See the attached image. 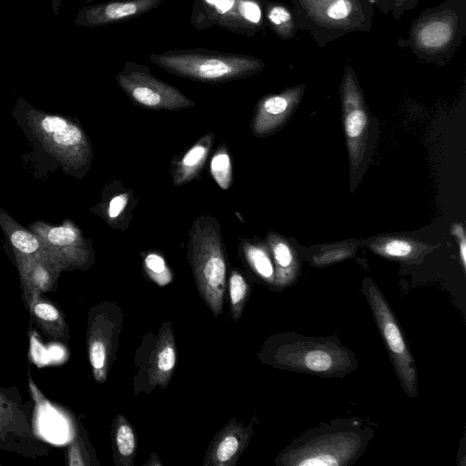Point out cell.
I'll return each mask as SVG.
<instances>
[{
    "instance_id": "obj_33",
    "label": "cell",
    "mask_w": 466,
    "mask_h": 466,
    "mask_svg": "<svg viewBox=\"0 0 466 466\" xmlns=\"http://www.w3.org/2000/svg\"><path fill=\"white\" fill-rule=\"evenodd\" d=\"M406 2H408V0H394V6L400 8L405 5Z\"/></svg>"
},
{
    "instance_id": "obj_18",
    "label": "cell",
    "mask_w": 466,
    "mask_h": 466,
    "mask_svg": "<svg viewBox=\"0 0 466 466\" xmlns=\"http://www.w3.org/2000/svg\"><path fill=\"white\" fill-rule=\"evenodd\" d=\"M111 441L115 465L134 466L137 451V435L123 414H117L112 421Z\"/></svg>"
},
{
    "instance_id": "obj_10",
    "label": "cell",
    "mask_w": 466,
    "mask_h": 466,
    "mask_svg": "<svg viewBox=\"0 0 466 466\" xmlns=\"http://www.w3.org/2000/svg\"><path fill=\"white\" fill-rule=\"evenodd\" d=\"M341 96L349 153L352 165L356 167L361 161L365 150L368 116L358 81L350 66L345 67Z\"/></svg>"
},
{
    "instance_id": "obj_2",
    "label": "cell",
    "mask_w": 466,
    "mask_h": 466,
    "mask_svg": "<svg viewBox=\"0 0 466 466\" xmlns=\"http://www.w3.org/2000/svg\"><path fill=\"white\" fill-rule=\"evenodd\" d=\"M371 429L348 420L321 424L304 432L276 458L278 466H347L364 451Z\"/></svg>"
},
{
    "instance_id": "obj_5",
    "label": "cell",
    "mask_w": 466,
    "mask_h": 466,
    "mask_svg": "<svg viewBox=\"0 0 466 466\" xmlns=\"http://www.w3.org/2000/svg\"><path fill=\"white\" fill-rule=\"evenodd\" d=\"M177 359L173 325L170 320H166L157 333L148 331L143 337L135 352L134 395L150 394L157 387L165 390L175 372Z\"/></svg>"
},
{
    "instance_id": "obj_20",
    "label": "cell",
    "mask_w": 466,
    "mask_h": 466,
    "mask_svg": "<svg viewBox=\"0 0 466 466\" xmlns=\"http://www.w3.org/2000/svg\"><path fill=\"white\" fill-rule=\"evenodd\" d=\"M136 203L132 190L116 185V192L106 203V218L107 222L116 228H126L132 217V210Z\"/></svg>"
},
{
    "instance_id": "obj_22",
    "label": "cell",
    "mask_w": 466,
    "mask_h": 466,
    "mask_svg": "<svg viewBox=\"0 0 466 466\" xmlns=\"http://www.w3.org/2000/svg\"><path fill=\"white\" fill-rule=\"evenodd\" d=\"M266 18L274 33L289 39L295 32L293 15L289 9L278 2L264 1Z\"/></svg>"
},
{
    "instance_id": "obj_31",
    "label": "cell",
    "mask_w": 466,
    "mask_h": 466,
    "mask_svg": "<svg viewBox=\"0 0 466 466\" xmlns=\"http://www.w3.org/2000/svg\"><path fill=\"white\" fill-rule=\"evenodd\" d=\"M35 313L40 319L49 321L58 318V311L52 305L46 303H38L35 307Z\"/></svg>"
},
{
    "instance_id": "obj_21",
    "label": "cell",
    "mask_w": 466,
    "mask_h": 466,
    "mask_svg": "<svg viewBox=\"0 0 466 466\" xmlns=\"http://www.w3.org/2000/svg\"><path fill=\"white\" fill-rule=\"evenodd\" d=\"M42 127L46 133L53 135V140L57 145L86 147L82 131L76 126L68 124L62 117L46 116L42 120Z\"/></svg>"
},
{
    "instance_id": "obj_12",
    "label": "cell",
    "mask_w": 466,
    "mask_h": 466,
    "mask_svg": "<svg viewBox=\"0 0 466 466\" xmlns=\"http://www.w3.org/2000/svg\"><path fill=\"white\" fill-rule=\"evenodd\" d=\"M254 422L247 426L231 419L211 440L203 466H234L243 454L254 432Z\"/></svg>"
},
{
    "instance_id": "obj_15",
    "label": "cell",
    "mask_w": 466,
    "mask_h": 466,
    "mask_svg": "<svg viewBox=\"0 0 466 466\" xmlns=\"http://www.w3.org/2000/svg\"><path fill=\"white\" fill-rule=\"evenodd\" d=\"M307 15L319 25L339 29H355L364 21L359 0H299Z\"/></svg>"
},
{
    "instance_id": "obj_19",
    "label": "cell",
    "mask_w": 466,
    "mask_h": 466,
    "mask_svg": "<svg viewBox=\"0 0 466 466\" xmlns=\"http://www.w3.org/2000/svg\"><path fill=\"white\" fill-rule=\"evenodd\" d=\"M238 250L258 277L264 282L274 285L275 269L268 248L258 242L243 239L239 243Z\"/></svg>"
},
{
    "instance_id": "obj_25",
    "label": "cell",
    "mask_w": 466,
    "mask_h": 466,
    "mask_svg": "<svg viewBox=\"0 0 466 466\" xmlns=\"http://www.w3.org/2000/svg\"><path fill=\"white\" fill-rule=\"evenodd\" d=\"M375 252L393 258H408L412 257L417 248L413 242L403 238H389L372 245Z\"/></svg>"
},
{
    "instance_id": "obj_13",
    "label": "cell",
    "mask_w": 466,
    "mask_h": 466,
    "mask_svg": "<svg viewBox=\"0 0 466 466\" xmlns=\"http://www.w3.org/2000/svg\"><path fill=\"white\" fill-rule=\"evenodd\" d=\"M163 0L107 1L82 7L74 24L82 27H97L138 17L155 8Z\"/></svg>"
},
{
    "instance_id": "obj_34",
    "label": "cell",
    "mask_w": 466,
    "mask_h": 466,
    "mask_svg": "<svg viewBox=\"0 0 466 466\" xmlns=\"http://www.w3.org/2000/svg\"><path fill=\"white\" fill-rule=\"evenodd\" d=\"M370 4H377L380 0H368Z\"/></svg>"
},
{
    "instance_id": "obj_7",
    "label": "cell",
    "mask_w": 466,
    "mask_h": 466,
    "mask_svg": "<svg viewBox=\"0 0 466 466\" xmlns=\"http://www.w3.org/2000/svg\"><path fill=\"white\" fill-rule=\"evenodd\" d=\"M116 80L134 104L147 109L178 111L196 105L178 88L153 76L144 65L127 61Z\"/></svg>"
},
{
    "instance_id": "obj_11",
    "label": "cell",
    "mask_w": 466,
    "mask_h": 466,
    "mask_svg": "<svg viewBox=\"0 0 466 466\" xmlns=\"http://www.w3.org/2000/svg\"><path fill=\"white\" fill-rule=\"evenodd\" d=\"M458 15L443 10L420 18L411 30L415 49L437 55L451 48L458 34Z\"/></svg>"
},
{
    "instance_id": "obj_8",
    "label": "cell",
    "mask_w": 466,
    "mask_h": 466,
    "mask_svg": "<svg viewBox=\"0 0 466 466\" xmlns=\"http://www.w3.org/2000/svg\"><path fill=\"white\" fill-rule=\"evenodd\" d=\"M261 8L255 0H195L191 24L202 30L217 25L224 29L252 35L263 25Z\"/></svg>"
},
{
    "instance_id": "obj_1",
    "label": "cell",
    "mask_w": 466,
    "mask_h": 466,
    "mask_svg": "<svg viewBox=\"0 0 466 466\" xmlns=\"http://www.w3.org/2000/svg\"><path fill=\"white\" fill-rule=\"evenodd\" d=\"M258 358L275 368L323 378H342L358 366L355 354L336 337L311 338L294 332L268 337Z\"/></svg>"
},
{
    "instance_id": "obj_4",
    "label": "cell",
    "mask_w": 466,
    "mask_h": 466,
    "mask_svg": "<svg viewBox=\"0 0 466 466\" xmlns=\"http://www.w3.org/2000/svg\"><path fill=\"white\" fill-rule=\"evenodd\" d=\"M148 58L169 74L209 84L246 79L265 66L261 59L253 56L206 48L167 50L153 53Z\"/></svg>"
},
{
    "instance_id": "obj_6",
    "label": "cell",
    "mask_w": 466,
    "mask_h": 466,
    "mask_svg": "<svg viewBox=\"0 0 466 466\" xmlns=\"http://www.w3.org/2000/svg\"><path fill=\"white\" fill-rule=\"evenodd\" d=\"M365 296L384 340L400 386L409 397L414 398L418 394V375L415 360L403 338L394 312L391 310L383 294L372 281L365 283Z\"/></svg>"
},
{
    "instance_id": "obj_24",
    "label": "cell",
    "mask_w": 466,
    "mask_h": 466,
    "mask_svg": "<svg viewBox=\"0 0 466 466\" xmlns=\"http://www.w3.org/2000/svg\"><path fill=\"white\" fill-rule=\"evenodd\" d=\"M210 173L222 189H228L232 183L231 158L228 147L220 145L210 160Z\"/></svg>"
},
{
    "instance_id": "obj_16",
    "label": "cell",
    "mask_w": 466,
    "mask_h": 466,
    "mask_svg": "<svg viewBox=\"0 0 466 466\" xmlns=\"http://www.w3.org/2000/svg\"><path fill=\"white\" fill-rule=\"evenodd\" d=\"M267 244L275 269L274 286L286 288L292 285L299 271V261L295 249L286 239L275 233L267 235Z\"/></svg>"
},
{
    "instance_id": "obj_14",
    "label": "cell",
    "mask_w": 466,
    "mask_h": 466,
    "mask_svg": "<svg viewBox=\"0 0 466 466\" xmlns=\"http://www.w3.org/2000/svg\"><path fill=\"white\" fill-rule=\"evenodd\" d=\"M304 86L262 97L257 104L250 128L254 136L267 137L277 131L299 104Z\"/></svg>"
},
{
    "instance_id": "obj_9",
    "label": "cell",
    "mask_w": 466,
    "mask_h": 466,
    "mask_svg": "<svg viewBox=\"0 0 466 466\" xmlns=\"http://www.w3.org/2000/svg\"><path fill=\"white\" fill-rule=\"evenodd\" d=\"M96 313L88 353L95 378L103 382L116 360L124 314L117 303L109 301Z\"/></svg>"
},
{
    "instance_id": "obj_30",
    "label": "cell",
    "mask_w": 466,
    "mask_h": 466,
    "mask_svg": "<svg viewBox=\"0 0 466 466\" xmlns=\"http://www.w3.org/2000/svg\"><path fill=\"white\" fill-rule=\"evenodd\" d=\"M451 233L457 238L459 243L460 258L462 267L466 268V240L464 228L461 224H453L451 227Z\"/></svg>"
},
{
    "instance_id": "obj_3",
    "label": "cell",
    "mask_w": 466,
    "mask_h": 466,
    "mask_svg": "<svg viewBox=\"0 0 466 466\" xmlns=\"http://www.w3.org/2000/svg\"><path fill=\"white\" fill-rule=\"evenodd\" d=\"M188 237L187 258L198 292L218 317L223 312L228 268L220 225L210 215L198 216Z\"/></svg>"
},
{
    "instance_id": "obj_23",
    "label": "cell",
    "mask_w": 466,
    "mask_h": 466,
    "mask_svg": "<svg viewBox=\"0 0 466 466\" xmlns=\"http://www.w3.org/2000/svg\"><path fill=\"white\" fill-rule=\"evenodd\" d=\"M229 313L233 321H238L244 311L250 289L244 276L232 269L228 278Z\"/></svg>"
},
{
    "instance_id": "obj_27",
    "label": "cell",
    "mask_w": 466,
    "mask_h": 466,
    "mask_svg": "<svg viewBox=\"0 0 466 466\" xmlns=\"http://www.w3.org/2000/svg\"><path fill=\"white\" fill-rule=\"evenodd\" d=\"M77 238L76 230L66 226L53 228L47 234L48 240L52 244L58 246L70 245L76 242Z\"/></svg>"
},
{
    "instance_id": "obj_17",
    "label": "cell",
    "mask_w": 466,
    "mask_h": 466,
    "mask_svg": "<svg viewBox=\"0 0 466 466\" xmlns=\"http://www.w3.org/2000/svg\"><path fill=\"white\" fill-rule=\"evenodd\" d=\"M214 138L213 133H207L174 165L172 169L174 186L181 187L199 175L212 148Z\"/></svg>"
},
{
    "instance_id": "obj_26",
    "label": "cell",
    "mask_w": 466,
    "mask_h": 466,
    "mask_svg": "<svg viewBox=\"0 0 466 466\" xmlns=\"http://www.w3.org/2000/svg\"><path fill=\"white\" fill-rule=\"evenodd\" d=\"M144 267L149 278L160 286L167 285L172 280L165 258L157 252H149L145 257Z\"/></svg>"
},
{
    "instance_id": "obj_32",
    "label": "cell",
    "mask_w": 466,
    "mask_h": 466,
    "mask_svg": "<svg viewBox=\"0 0 466 466\" xmlns=\"http://www.w3.org/2000/svg\"><path fill=\"white\" fill-rule=\"evenodd\" d=\"M144 466H162V462L160 461L157 454L153 451Z\"/></svg>"
},
{
    "instance_id": "obj_29",
    "label": "cell",
    "mask_w": 466,
    "mask_h": 466,
    "mask_svg": "<svg viewBox=\"0 0 466 466\" xmlns=\"http://www.w3.org/2000/svg\"><path fill=\"white\" fill-rule=\"evenodd\" d=\"M351 250L348 248H336L316 255L313 263L316 266H324L344 259L350 256Z\"/></svg>"
},
{
    "instance_id": "obj_28",
    "label": "cell",
    "mask_w": 466,
    "mask_h": 466,
    "mask_svg": "<svg viewBox=\"0 0 466 466\" xmlns=\"http://www.w3.org/2000/svg\"><path fill=\"white\" fill-rule=\"evenodd\" d=\"M12 244L24 253H33L38 248L37 239L30 233L16 230L11 236Z\"/></svg>"
}]
</instances>
